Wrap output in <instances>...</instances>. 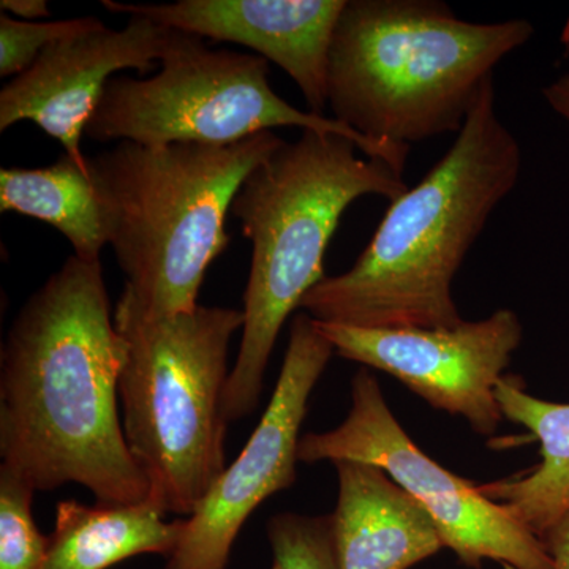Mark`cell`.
<instances>
[{
    "instance_id": "1",
    "label": "cell",
    "mask_w": 569,
    "mask_h": 569,
    "mask_svg": "<svg viewBox=\"0 0 569 569\" xmlns=\"http://www.w3.org/2000/svg\"><path fill=\"white\" fill-rule=\"evenodd\" d=\"M123 361L102 263L71 254L21 307L2 343V466L37 492L74 482L97 503L148 500L123 436Z\"/></svg>"
},
{
    "instance_id": "2",
    "label": "cell",
    "mask_w": 569,
    "mask_h": 569,
    "mask_svg": "<svg viewBox=\"0 0 569 569\" xmlns=\"http://www.w3.org/2000/svg\"><path fill=\"white\" fill-rule=\"evenodd\" d=\"M518 138L498 118L493 78L440 162L389 204L353 268L326 276L299 310L355 328H456L452 282L489 217L515 190Z\"/></svg>"
},
{
    "instance_id": "3",
    "label": "cell",
    "mask_w": 569,
    "mask_h": 569,
    "mask_svg": "<svg viewBox=\"0 0 569 569\" xmlns=\"http://www.w3.org/2000/svg\"><path fill=\"white\" fill-rule=\"evenodd\" d=\"M533 33L527 20H460L438 0H347L329 52L328 107L387 144L458 134L493 69Z\"/></svg>"
},
{
    "instance_id": "4",
    "label": "cell",
    "mask_w": 569,
    "mask_h": 569,
    "mask_svg": "<svg viewBox=\"0 0 569 569\" xmlns=\"http://www.w3.org/2000/svg\"><path fill=\"white\" fill-rule=\"evenodd\" d=\"M358 151L346 137L305 130L253 168L236 193L231 213L252 242V266L241 346L224 389L228 422L257 410L280 331L325 279L326 250L343 212L367 194L395 201L408 190L387 162Z\"/></svg>"
},
{
    "instance_id": "5",
    "label": "cell",
    "mask_w": 569,
    "mask_h": 569,
    "mask_svg": "<svg viewBox=\"0 0 569 569\" xmlns=\"http://www.w3.org/2000/svg\"><path fill=\"white\" fill-rule=\"evenodd\" d=\"M283 144L261 132L231 144L121 141L88 157L122 293L159 316L190 312L206 272L230 244L227 217L253 168Z\"/></svg>"
},
{
    "instance_id": "6",
    "label": "cell",
    "mask_w": 569,
    "mask_h": 569,
    "mask_svg": "<svg viewBox=\"0 0 569 569\" xmlns=\"http://www.w3.org/2000/svg\"><path fill=\"white\" fill-rule=\"evenodd\" d=\"M114 323L126 340L119 403L127 445L149 498L190 518L227 468L228 353L244 312L197 306L159 316L122 293Z\"/></svg>"
},
{
    "instance_id": "7",
    "label": "cell",
    "mask_w": 569,
    "mask_h": 569,
    "mask_svg": "<svg viewBox=\"0 0 569 569\" xmlns=\"http://www.w3.org/2000/svg\"><path fill=\"white\" fill-rule=\"evenodd\" d=\"M277 127L346 137L366 157L383 160L396 173L406 171L408 146L372 141L335 118L298 110L272 91L264 58L212 50L197 36L171 52L159 73L112 78L86 134L144 146L231 144Z\"/></svg>"
},
{
    "instance_id": "8",
    "label": "cell",
    "mask_w": 569,
    "mask_h": 569,
    "mask_svg": "<svg viewBox=\"0 0 569 569\" xmlns=\"http://www.w3.org/2000/svg\"><path fill=\"white\" fill-rule=\"evenodd\" d=\"M298 458L307 466L358 460L380 467L429 512L445 548L468 568L479 569L490 560L507 569H552L537 535L411 440L367 367L351 380L346 421L328 432L302 436Z\"/></svg>"
},
{
    "instance_id": "9",
    "label": "cell",
    "mask_w": 569,
    "mask_h": 569,
    "mask_svg": "<svg viewBox=\"0 0 569 569\" xmlns=\"http://www.w3.org/2000/svg\"><path fill=\"white\" fill-rule=\"evenodd\" d=\"M336 355L313 320L299 310L274 395L241 455L224 468L167 557L164 569H227L239 531L254 509L298 478L299 441L310 396Z\"/></svg>"
},
{
    "instance_id": "10",
    "label": "cell",
    "mask_w": 569,
    "mask_h": 569,
    "mask_svg": "<svg viewBox=\"0 0 569 569\" xmlns=\"http://www.w3.org/2000/svg\"><path fill=\"white\" fill-rule=\"evenodd\" d=\"M336 355L381 370L445 413L466 419L482 437L497 432L503 415L496 389L522 342L518 313L498 309L456 328H355L321 323Z\"/></svg>"
},
{
    "instance_id": "11",
    "label": "cell",
    "mask_w": 569,
    "mask_h": 569,
    "mask_svg": "<svg viewBox=\"0 0 569 569\" xmlns=\"http://www.w3.org/2000/svg\"><path fill=\"white\" fill-rule=\"evenodd\" d=\"M190 37L148 18L130 17L123 29H110L100 21L56 41L31 69L0 91V132L18 122L37 123L61 142L66 156L89 171L81 138L108 82L123 70L148 73Z\"/></svg>"
},
{
    "instance_id": "12",
    "label": "cell",
    "mask_w": 569,
    "mask_h": 569,
    "mask_svg": "<svg viewBox=\"0 0 569 569\" xmlns=\"http://www.w3.org/2000/svg\"><path fill=\"white\" fill-rule=\"evenodd\" d=\"M347 0H179L123 3L103 0L111 13L148 18L211 41L250 48L298 86L310 112L328 108L329 52Z\"/></svg>"
},
{
    "instance_id": "13",
    "label": "cell",
    "mask_w": 569,
    "mask_h": 569,
    "mask_svg": "<svg viewBox=\"0 0 569 569\" xmlns=\"http://www.w3.org/2000/svg\"><path fill=\"white\" fill-rule=\"evenodd\" d=\"M339 493L332 519L339 569H410L445 549L436 522L372 463H332Z\"/></svg>"
},
{
    "instance_id": "14",
    "label": "cell",
    "mask_w": 569,
    "mask_h": 569,
    "mask_svg": "<svg viewBox=\"0 0 569 569\" xmlns=\"http://www.w3.org/2000/svg\"><path fill=\"white\" fill-rule=\"evenodd\" d=\"M496 395L503 418L537 438L541 462L523 475L479 485L478 489L541 538L569 512V403L538 399L511 376L498 381Z\"/></svg>"
},
{
    "instance_id": "15",
    "label": "cell",
    "mask_w": 569,
    "mask_h": 569,
    "mask_svg": "<svg viewBox=\"0 0 569 569\" xmlns=\"http://www.w3.org/2000/svg\"><path fill=\"white\" fill-rule=\"evenodd\" d=\"M167 516L151 498L133 505L62 500L41 569H108L144 553L168 557L182 537L183 519L168 522Z\"/></svg>"
},
{
    "instance_id": "16",
    "label": "cell",
    "mask_w": 569,
    "mask_h": 569,
    "mask_svg": "<svg viewBox=\"0 0 569 569\" xmlns=\"http://www.w3.org/2000/svg\"><path fill=\"white\" fill-rule=\"evenodd\" d=\"M0 212L51 224L81 260L96 263L108 244L91 173L69 156L43 168L0 170Z\"/></svg>"
},
{
    "instance_id": "17",
    "label": "cell",
    "mask_w": 569,
    "mask_h": 569,
    "mask_svg": "<svg viewBox=\"0 0 569 569\" xmlns=\"http://www.w3.org/2000/svg\"><path fill=\"white\" fill-rule=\"evenodd\" d=\"M37 490L0 463V569H41L48 550L33 518Z\"/></svg>"
},
{
    "instance_id": "18",
    "label": "cell",
    "mask_w": 569,
    "mask_h": 569,
    "mask_svg": "<svg viewBox=\"0 0 569 569\" xmlns=\"http://www.w3.org/2000/svg\"><path fill=\"white\" fill-rule=\"evenodd\" d=\"M271 569H339L331 515L279 512L268 520Z\"/></svg>"
},
{
    "instance_id": "19",
    "label": "cell",
    "mask_w": 569,
    "mask_h": 569,
    "mask_svg": "<svg viewBox=\"0 0 569 569\" xmlns=\"http://www.w3.org/2000/svg\"><path fill=\"white\" fill-rule=\"evenodd\" d=\"M99 22L93 17L28 22L0 14V77H20L52 43L88 31Z\"/></svg>"
},
{
    "instance_id": "20",
    "label": "cell",
    "mask_w": 569,
    "mask_h": 569,
    "mask_svg": "<svg viewBox=\"0 0 569 569\" xmlns=\"http://www.w3.org/2000/svg\"><path fill=\"white\" fill-rule=\"evenodd\" d=\"M552 569H569V512L541 538Z\"/></svg>"
},
{
    "instance_id": "21",
    "label": "cell",
    "mask_w": 569,
    "mask_h": 569,
    "mask_svg": "<svg viewBox=\"0 0 569 569\" xmlns=\"http://www.w3.org/2000/svg\"><path fill=\"white\" fill-rule=\"evenodd\" d=\"M0 10L13 14L20 21L39 22L50 18V7L47 0H2Z\"/></svg>"
},
{
    "instance_id": "22",
    "label": "cell",
    "mask_w": 569,
    "mask_h": 569,
    "mask_svg": "<svg viewBox=\"0 0 569 569\" xmlns=\"http://www.w3.org/2000/svg\"><path fill=\"white\" fill-rule=\"evenodd\" d=\"M542 96L549 107L569 123V71L546 86Z\"/></svg>"
}]
</instances>
